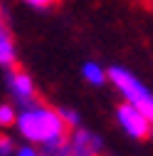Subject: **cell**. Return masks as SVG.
<instances>
[{"label": "cell", "mask_w": 153, "mask_h": 156, "mask_svg": "<svg viewBox=\"0 0 153 156\" xmlns=\"http://www.w3.org/2000/svg\"><path fill=\"white\" fill-rule=\"evenodd\" d=\"M15 126L27 144H37L45 156H69L67 124L59 109L32 102L20 109Z\"/></svg>", "instance_id": "6da1fadb"}, {"label": "cell", "mask_w": 153, "mask_h": 156, "mask_svg": "<svg viewBox=\"0 0 153 156\" xmlns=\"http://www.w3.org/2000/svg\"><path fill=\"white\" fill-rule=\"evenodd\" d=\"M106 74H109V82L114 84V89L124 97V102L136 104L138 109H143V112L151 116V122H153V92L138 80V77L133 74L131 69L121 67V65L109 67Z\"/></svg>", "instance_id": "7a4b0ae2"}, {"label": "cell", "mask_w": 153, "mask_h": 156, "mask_svg": "<svg viewBox=\"0 0 153 156\" xmlns=\"http://www.w3.org/2000/svg\"><path fill=\"white\" fill-rule=\"evenodd\" d=\"M116 122L131 139H146V136H151V131H153L151 116L143 109H138L136 104H128V102L116 107Z\"/></svg>", "instance_id": "3957f363"}, {"label": "cell", "mask_w": 153, "mask_h": 156, "mask_svg": "<svg viewBox=\"0 0 153 156\" xmlns=\"http://www.w3.org/2000/svg\"><path fill=\"white\" fill-rule=\"evenodd\" d=\"M5 87L10 92V97L15 99V104H20V107H27L35 102V82H32V77L22 69H17V67H8L5 72Z\"/></svg>", "instance_id": "277c9868"}, {"label": "cell", "mask_w": 153, "mask_h": 156, "mask_svg": "<svg viewBox=\"0 0 153 156\" xmlns=\"http://www.w3.org/2000/svg\"><path fill=\"white\" fill-rule=\"evenodd\" d=\"M82 77H84V82L91 84V87H104V84L109 82L106 69H104L99 62H91V60L82 65Z\"/></svg>", "instance_id": "5b68a950"}, {"label": "cell", "mask_w": 153, "mask_h": 156, "mask_svg": "<svg viewBox=\"0 0 153 156\" xmlns=\"http://www.w3.org/2000/svg\"><path fill=\"white\" fill-rule=\"evenodd\" d=\"M17 112L15 109V104H0V126L3 129H8V126H15V122H17Z\"/></svg>", "instance_id": "8992f818"}, {"label": "cell", "mask_w": 153, "mask_h": 156, "mask_svg": "<svg viewBox=\"0 0 153 156\" xmlns=\"http://www.w3.org/2000/svg\"><path fill=\"white\" fill-rule=\"evenodd\" d=\"M59 114H62V119H64V124H67L69 129H76V126H79V114H76L74 109L62 107V109H59Z\"/></svg>", "instance_id": "52a82bcc"}, {"label": "cell", "mask_w": 153, "mask_h": 156, "mask_svg": "<svg viewBox=\"0 0 153 156\" xmlns=\"http://www.w3.org/2000/svg\"><path fill=\"white\" fill-rule=\"evenodd\" d=\"M17 149H15V144H12V139L10 136H5V134H0V156H12Z\"/></svg>", "instance_id": "ba28073f"}, {"label": "cell", "mask_w": 153, "mask_h": 156, "mask_svg": "<svg viewBox=\"0 0 153 156\" xmlns=\"http://www.w3.org/2000/svg\"><path fill=\"white\" fill-rule=\"evenodd\" d=\"M25 3H27L30 8H37V10H45V8L54 5V0H25Z\"/></svg>", "instance_id": "9c48e42d"}]
</instances>
